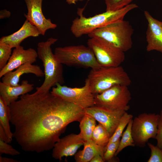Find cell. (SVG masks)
Returning a JSON list of instances; mask_svg holds the SVG:
<instances>
[{
  "label": "cell",
  "instance_id": "11",
  "mask_svg": "<svg viewBox=\"0 0 162 162\" xmlns=\"http://www.w3.org/2000/svg\"><path fill=\"white\" fill-rule=\"evenodd\" d=\"M84 109L86 113L94 118L105 128L111 137L122 117L127 112L124 110H111L95 106Z\"/></svg>",
  "mask_w": 162,
  "mask_h": 162
},
{
  "label": "cell",
  "instance_id": "7",
  "mask_svg": "<svg viewBox=\"0 0 162 162\" xmlns=\"http://www.w3.org/2000/svg\"><path fill=\"white\" fill-rule=\"evenodd\" d=\"M87 44L101 67L118 66L125 60L124 52L101 38H90Z\"/></svg>",
  "mask_w": 162,
  "mask_h": 162
},
{
  "label": "cell",
  "instance_id": "25",
  "mask_svg": "<svg viewBox=\"0 0 162 162\" xmlns=\"http://www.w3.org/2000/svg\"><path fill=\"white\" fill-rule=\"evenodd\" d=\"M12 49L7 44L0 41V70L7 64L12 53Z\"/></svg>",
  "mask_w": 162,
  "mask_h": 162
},
{
  "label": "cell",
  "instance_id": "13",
  "mask_svg": "<svg viewBox=\"0 0 162 162\" xmlns=\"http://www.w3.org/2000/svg\"><path fill=\"white\" fill-rule=\"evenodd\" d=\"M85 142L80 133H72L66 135L60 138L55 143L52 148V156L60 161L64 157L74 155Z\"/></svg>",
  "mask_w": 162,
  "mask_h": 162
},
{
  "label": "cell",
  "instance_id": "18",
  "mask_svg": "<svg viewBox=\"0 0 162 162\" xmlns=\"http://www.w3.org/2000/svg\"><path fill=\"white\" fill-rule=\"evenodd\" d=\"M34 85L29 83L27 80H23L21 84L17 86H11L0 82V96L8 105L17 100L19 96L32 91Z\"/></svg>",
  "mask_w": 162,
  "mask_h": 162
},
{
  "label": "cell",
  "instance_id": "20",
  "mask_svg": "<svg viewBox=\"0 0 162 162\" xmlns=\"http://www.w3.org/2000/svg\"><path fill=\"white\" fill-rule=\"evenodd\" d=\"M10 118L9 106L0 96V125L3 128L8 137L12 141L13 133L10 129Z\"/></svg>",
  "mask_w": 162,
  "mask_h": 162
},
{
  "label": "cell",
  "instance_id": "3",
  "mask_svg": "<svg viewBox=\"0 0 162 162\" xmlns=\"http://www.w3.org/2000/svg\"><path fill=\"white\" fill-rule=\"evenodd\" d=\"M58 39L53 38L45 41L39 42L37 45L38 58L43 64L44 80L42 85L36 88L37 93H46L57 83H64L62 64L52 50L51 46Z\"/></svg>",
  "mask_w": 162,
  "mask_h": 162
},
{
  "label": "cell",
  "instance_id": "14",
  "mask_svg": "<svg viewBox=\"0 0 162 162\" xmlns=\"http://www.w3.org/2000/svg\"><path fill=\"white\" fill-rule=\"evenodd\" d=\"M38 57L37 51L34 49L30 48L25 49L21 45L15 48L7 64L0 70V78L22 64L33 63L36 61Z\"/></svg>",
  "mask_w": 162,
  "mask_h": 162
},
{
  "label": "cell",
  "instance_id": "28",
  "mask_svg": "<svg viewBox=\"0 0 162 162\" xmlns=\"http://www.w3.org/2000/svg\"><path fill=\"white\" fill-rule=\"evenodd\" d=\"M120 139L117 141L108 144L104 154L105 161H109L112 159L118 148Z\"/></svg>",
  "mask_w": 162,
  "mask_h": 162
},
{
  "label": "cell",
  "instance_id": "5",
  "mask_svg": "<svg viewBox=\"0 0 162 162\" xmlns=\"http://www.w3.org/2000/svg\"><path fill=\"white\" fill-rule=\"evenodd\" d=\"M134 29L129 22L122 21L98 28L88 34L90 38L99 37L125 52L132 47Z\"/></svg>",
  "mask_w": 162,
  "mask_h": 162
},
{
  "label": "cell",
  "instance_id": "32",
  "mask_svg": "<svg viewBox=\"0 0 162 162\" xmlns=\"http://www.w3.org/2000/svg\"><path fill=\"white\" fill-rule=\"evenodd\" d=\"M11 15V13L6 9L1 10L0 11V19H2L9 18Z\"/></svg>",
  "mask_w": 162,
  "mask_h": 162
},
{
  "label": "cell",
  "instance_id": "8",
  "mask_svg": "<svg viewBox=\"0 0 162 162\" xmlns=\"http://www.w3.org/2000/svg\"><path fill=\"white\" fill-rule=\"evenodd\" d=\"M95 105L97 106L112 110L130 109L129 103L131 99L128 86L117 85L103 92L94 95Z\"/></svg>",
  "mask_w": 162,
  "mask_h": 162
},
{
  "label": "cell",
  "instance_id": "26",
  "mask_svg": "<svg viewBox=\"0 0 162 162\" xmlns=\"http://www.w3.org/2000/svg\"><path fill=\"white\" fill-rule=\"evenodd\" d=\"M106 11H115L130 4L133 0H104Z\"/></svg>",
  "mask_w": 162,
  "mask_h": 162
},
{
  "label": "cell",
  "instance_id": "23",
  "mask_svg": "<svg viewBox=\"0 0 162 162\" xmlns=\"http://www.w3.org/2000/svg\"><path fill=\"white\" fill-rule=\"evenodd\" d=\"M132 120L130 121L125 130L122 135V138L120 139L119 145L115 154V156L117 155L125 148L129 146L134 147L135 146L131 132Z\"/></svg>",
  "mask_w": 162,
  "mask_h": 162
},
{
  "label": "cell",
  "instance_id": "10",
  "mask_svg": "<svg viewBox=\"0 0 162 162\" xmlns=\"http://www.w3.org/2000/svg\"><path fill=\"white\" fill-rule=\"evenodd\" d=\"M50 92L84 109L95 105L94 95L92 92L87 78L82 87L71 88L58 83L52 88Z\"/></svg>",
  "mask_w": 162,
  "mask_h": 162
},
{
  "label": "cell",
  "instance_id": "4",
  "mask_svg": "<svg viewBox=\"0 0 162 162\" xmlns=\"http://www.w3.org/2000/svg\"><path fill=\"white\" fill-rule=\"evenodd\" d=\"M87 78L94 95L100 94L116 85L128 86L131 83L129 75L121 66L91 69Z\"/></svg>",
  "mask_w": 162,
  "mask_h": 162
},
{
  "label": "cell",
  "instance_id": "6",
  "mask_svg": "<svg viewBox=\"0 0 162 162\" xmlns=\"http://www.w3.org/2000/svg\"><path fill=\"white\" fill-rule=\"evenodd\" d=\"M54 53L62 64L68 66L91 69L101 67L88 46L81 45L58 47L55 49Z\"/></svg>",
  "mask_w": 162,
  "mask_h": 162
},
{
  "label": "cell",
  "instance_id": "1",
  "mask_svg": "<svg viewBox=\"0 0 162 162\" xmlns=\"http://www.w3.org/2000/svg\"><path fill=\"white\" fill-rule=\"evenodd\" d=\"M9 107L13 137L28 152L52 149L67 126L80 122L85 114L83 108L50 92L22 95Z\"/></svg>",
  "mask_w": 162,
  "mask_h": 162
},
{
  "label": "cell",
  "instance_id": "15",
  "mask_svg": "<svg viewBox=\"0 0 162 162\" xmlns=\"http://www.w3.org/2000/svg\"><path fill=\"white\" fill-rule=\"evenodd\" d=\"M144 14L148 22L146 50H155L162 53V22L154 18L146 10L144 11Z\"/></svg>",
  "mask_w": 162,
  "mask_h": 162
},
{
  "label": "cell",
  "instance_id": "16",
  "mask_svg": "<svg viewBox=\"0 0 162 162\" xmlns=\"http://www.w3.org/2000/svg\"><path fill=\"white\" fill-rule=\"evenodd\" d=\"M40 34L38 28L26 20L21 28L12 34L1 37L0 41L4 42L12 48L20 45L22 42L30 37H37Z\"/></svg>",
  "mask_w": 162,
  "mask_h": 162
},
{
  "label": "cell",
  "instance_id": "12",
  "mask_svg": "<svg viewBox=\"0 0 162 162\" xmlns=\"http://www.w3.org/2000/svg\"><path fill=\"white\" fill-rule=\"evenodd\" d=\"M43 0H25L28 12L24 16L26 20L38 28L40 34L44 35L47 30L55 29L57 25L44 15L42 8Z\"/></svg>",
  "mask_w": 162,
  "mask_h": 162
},
{
  "label": "cell",
  "instance_id": "35",
  "mask_svg": "<svg viewBox=\"0 0 162 162\" xmlns=\"http://www.w3.org/2000/svg\"><path fill=\"white\" fill-rule=\"evenodd\" d=\"M161 77H162V73Z\"/></svg>",
  "mask_w": 162,
  "mask_h": 162
},
{
  "label": "cell",
  "instance_id": "30",
  "mask_svg": "<svg viewBox=\"0 0 162 162\" xmlns=\"http://www.w3.org/2000/svg\"><path fill=\"white\" fill-rule=\"evenodd\" d=\"M158 127V131L155 137L157 146L162 149V110H161Z\"/></svg>",
  "mask_w": 162,
  "mask_h": 162
},
{
  "label": "cell",
  "instance_id": "33",
  "mask_svg": "<svg viewBox=\"0 0 162 162\" xmlns=\"http://www.w3.org/2000/svg\"><path fill=\"white\" fill-rule=\"evenodd\" d=\"M104 161L103 156L99 154L95 155L90 161V162H104Z\"/></svg>",
  "mask_w": 162,
  "mask_h": 162
},
{
  "label": "cell",
  "instance_id": "22",
  "mask_svg": "<svg viewBox=\"0 0 162 162\" xmlns=\"http://www.w3.org/2000/svg\"><path fill=\"white\" fill-rule=\"evenodd\" d=\"M111 136L105 128L99 123L96 125L93 132L91 140L98 145L106 148Z\"/></svg>",
  "mask_w": 162,
  "mask_h": 162
},
{
  "label": "cell",
  "instance_id": "2",
  "mask_svg": "<svg viewBox=\"0 0 162 162\" xmlns=\"http://www.w3.org/2000/svg\"><path fill=\"white\" fill-rule=\"evenodd\" d=\"M138 7L134 3H131L123 8L115 11L105 12L92 17H86L83 15L84 8H79L77 17L72 21L70 31L76 38L85 34H88L94 30L111 23L124 20L129 12Z\"/></svg>",
  "mask_w": 162,
  "mask_h": 162
},
{
  "label": "cell",
  "instance_id": "19",
  "mask_svg": "<svg viewBox=\"0 0 162 162\" xmlns=\"http://www.w3.org/2000/svg\"><path fill=\"white\" fill-rule=\"evenodd\" d=\"M83 146V149L77 152L74 155L76 162H90L98 154H101L103 157L106 150L105 148L98 145L91 139L85 141Z\"/></svg>",
  "mask_w": 162,
  "mask_h": 162
},
{
  "label": "cell",
  "instance_id": "21",
  "mask_svg": "<svg viewBox=\"0 0 162 162\" xmlns=\"http://www.w3.org/2000/svg\"><path fill=\"white\" fill-rule=\"evenodd\" d=\"M96 120L86 113L80 122V133L85 141L91 139L93 132L96 126Z\"/></svg>",
  "mask_w": 162,
  "mask_h": 162
},
{
  "label": "cell",
  "instance_id": "29",
  "mask_svg": "<svg viewBox=\"0 0 162 162\" xmlns=\"http://www.w3.org/2000/svg\"><path fill=\"white\" fill-rule=\"evenodd\" d=\"M0 139V155L5 154L12 156L20 154V152L11 146Z\"/></svg>",
  "mask_w": 162,
  "mask_h": 162
},
{
  "label": "cell",
  "instance_id": "34",
  "mask_svg": "<svg viewBox=\"0 0 162 162\" xmlns=\"http://www.w3.org/2000/svg\"><path fill=\"white\" fill-rule=\"evenodd\" d=\"M20 161L12 158L2 157L0 156V162H19Z\"/></svg>",
  "mask_w": 162,
  "mask_h": 162
},
{
  "label": "cell",
  "instance_id": "31",
  "mask_svg": "<svg viewBox=\"0 0 162 162\" xmlns=\"http://www.w3.org/2000/svg\"><path fill=\"white\" fill-rule=\"evenodd\" d=\"M0 139L8 143H10L11 141V140L8 137L3 128L0 125Z\"/></svg>",
  "mask_w": 162,
  "mask_h": 162
},
{
  "label": "cell",
  "instance_id": "9",
  "mask_svg": "<svg viewBox=\"0 0 162 162\" xmlns=\"http://www.w3.org/2000/svg\"><path fill=\"white\" fill-rule=\"evenodd\" d=\"M160 115L143 113L132 120L131 132L135 146L144 147L149 140L155 138Z\"/></svg>",
  "mask_w": 162,
  "mask_h": 162
},
{
  "label": "cell",
  "instance_id": "27",
  "mask_svg": "<svg viewBox=\"0 0 162 162\" xmlns=\"http://www.w3.org/2000/svg\"><path fill=\"white\" fill-rule=\"evenodd\" d=\"M148 146L151 150V155L148 162H162V149L157 146L148 142Z\"/></svg>",
  "mask_w": 162,
  "mask_h": 162
},
{
  "label": "cell",
  "instance_id": "24",
  "mask_svg": "<svg viewBox=\"0 0 162 162\" xmlns=\"http://www.w3.org/2000/svg\"><path fill=\"white\" fill-rule=\"evenodd\" d=\"M133 118L132 115L129 114L127 112H125L122 117L114 133L110 137L108 144L120 139L124 128Z\"/></svg>",
  "mask_w": 162,
  "mask_h": 162
},
{
  "label": "cell",
  "instance_id": "17",
  "mask_svg": "<svg viewBox=\"0 0 162 162\" xmlns=\"http://www.w3.org/2000/svg\"><path fill=\"white\" fill-rule=\"evenodd\" d=\"M32 74L38 77L44 76V73L40 67L32 64L26 63L19 66L14 71L9 72L2 77V82L11 86H17L20 76L24 74Z\"/></svg>",
  "mask_w": 162,
  "mask_h": 162
}]
</instances>
